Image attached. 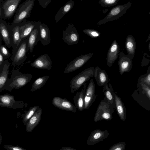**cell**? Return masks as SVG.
<instances>
[{
  "mask_svg": "<svg viewBox=\"0 0 150 150\" xmlns=\"http://www.w3.org/2000/svg\"><path fill=\"white\" fill-rule=\"evenodd\" d=\"M40 106L35 105L30 108L24 114L23 119V122L25 125L31 117L40 108Z\"/></svg>",
  "mask_w": 150,
  "mask_h": 150,
  "instance_id": "30",
  "label": "cell"
},
{
  "mask_svg": "<svg viewBox=\"0 0 150 150\" xmlns=\"http://www.w3.org/2000/svg\"><path fill=\"white\" fill-rule=\"evenodd\" d=\"M20 27L16 26L13 30V37L14 43L18 45L21 39L20 36Z\"/></svg>",
  "mask_w": 150,
  "mask_h": 150,
  "instance_id": "33",
  "label": "cell"
},
{
  "mask_svg": "<svg viewBox=\"0 0 150 150\" xmlns=\"http://www.w3.org/2000/svg\"><path fill=\"white\" fill-rule=\"evenodd\" d=\"M109 135L107 129L102 131L96 129L92 131L86 143L88 145H93L102 141L107 138Z\"/></svg>",
  "mask_w": 150,
  "mask_h": 150,
  "instance_id": "13",
  "label": "cell"
},
{
  "mask_svg": "<svg viewBox=\"0 0 150 150\" xmlns=\"http://www.w3.org/2000/svg\"><path fill=\"white\" fill-rule=\"evenodd\" d=\"M126 144L124 142L116 143L112 146L108 150H125Z\"/></svg>",
  "mask_w": 150,
  "mask_h": 150,
  "instance_id": "36",
  "label": "cell"
},
{
  "mask_svg": "<svg viewBox=\"0 0 150 150\" xmlns=\"http://www.w3.org/2000/svg\"><path fill=\"white\" fill-rule=\"evenodd\" d=\"M59 150H77L72 148L68 147H63Z\"/></svg>",
  "mask_w": 150,
  "mask_h": 150,
  "instance_id": "41",
  "label": "cell"
},
{
  "mask_svg": "<svg viewBox=\"0 0 150 150\" xmlns=\"http://www.w3.org/2000/svg\"><path fill=\"white\" fill-rule=\"evenodd\" d=\"M3 147L7 150H27L18 145H12L6 144L4 145Z\"/></svg>",
  "mask_w": 150,
  "mask_h": 150,
  "instance_id": "38",
  "label": "cell"
},
{
  "mask_svg": "<svg viewBox=\"0 0 150 150\" xmlns=\"http://www.w3.org/2000/svg\"><path fill=\"white\" fill-rule=\"evenodd\" d=\"M0 52L4 56H8L9 54L8 50L3 45L0 46Z\"/></svg>",
  "mask_w": 150,
  "mask_h": 150,
  "instance_id": "40",
  "label": "cell"
},
{
  "mask_svg": "<svg viewBox=\"0 0 150 150\" xmlns=\"http://www.w3.org/2000/svg\"><path fill=\"white\" fill-rule=\"evenodd\" d=\"M0 31L5 44L9 46L11 44L10 36L8 30L4 24H0Z\"/></svg>",
  "mask_w": 150,
  "mask_h": 150,
  "instance_id": "31",
  "label": "cell"
},
{
  "mask_svg": "<svg viewBox=\"0 0 150 150\" xmlns=\"http://www.w3.org/2000/svg\"><path fill=\"white\" fill-rule=\"evenodd\" d=\"M119 0H100L98 3L101 7H110L117 4Z\"/></svg>",
  "mask_w": 150,
  "mask_h": 150,
  "instance_id": "35",
  "label": "cell"
},
{
  "mask_svg": "<svg viewBox=\"0 0 150 150\" xmlns=\"http://www.w3.org/2000/svg\"><path fill=\"white\" fill-rule=\"evenodd\" d=\"M42 108L40 107L31 117L26 125V130L27 132H30L39 123L41 119Z\"/></svg>",
  "mask_w": 150,
  "mask_h": 150,
  "instance_id": "23",
  "label": "cell"
},
{
  "mask_svg": "<svg viewBox=\"0 0 150 150\" xmlns=\"http://www.w3.org/2000/svg\"><path fill=\"white\" fill-rule=\"evenodd\" d=\"M137 85V87L140 88L144 91L147 97L150 99V87L141 82L138 83Z\"/></svg>",
  "mask_w": 150,
  "mask_h": 150,
  "instance_id": "37",
  "label": "cell"
},
{
  "mask_svg": "<svg viewBox=\"0 0 150 150\" xmlns=\"http://www.w3.org/2000/svg\"><path fill=\"white\" fill-rule=\"evenodd\" d=\"M40 39L43 46L47 45L51 42L50 30L45 24L40 22L39 25Z\"/></svg>",
  "mask_w": 150,
  "mask_h": 150,
  "instance_id": "18",
  "label": "cell"
},
{
  "mask_svg": "<svg viewBox=\"0 0 150 150\" xmlns=\"http://www.w3.org/2000/svg\"><path fill=\"white\" fill-rule=\"evenodd\" d=\"M148 47H149V51H150V42H149V43Z\"/></svg>",
  "mask_w": 150,
  "mask_h": 150,
  "instance_id": "45",
  "label": "cell"
},
{
  "mask_svg": "<svg viewBox=\"0 0 150 150\" xmlns=\"http://www.w3.org/2000/svg\"><path fill=\"white\" fill-rule=\"evenodd\" d=\"M2 141V136L1 134L0 133V146Z\"/></svg>",
  "mask_w": 150,
  "mask_h": 150,
  "instance_id": "43",
  "label": "cell"
},
{
  "mask_svg": "<svg viewBox=\"0 0 150 150\" xmlns=\"http://www.w3.org/2000/svg\"><path fill=\"white\" fill-rule=\"evenodd\" d=\"M1 15V8H0V16Z\"/></svg>",
  "mask_w": 150,
  "mask_h": 150,
  "instance_id": "47",
  "label": "cell"
},
{
  "mask_svg": "<svg viewBox=\"0 0 150 150\" xmlns=\"http://www.w3.org/2000/svg\"><path fill=\"white\" fill-rule=\"evenodd\" d=\"M21 1V0H8L5 2L3 8L6 17L9 18L13 14Z\"/></svg>",
  "mask_w": 150,
  "mask_h": 150,
  "instance_id": "20",
  "label": "cell"
},
{
  "mask_svg": "<svg viewBox=\"0 0 150 150\" xmlns=\"http://www.w3.org/2000/svg\"><path fill=\"white\" fill-rule=\"evenodd\" d=\"M51 0H38L39 4L42 8H45L51 2Z\"/></svg>",
  "mask_w": 150,
  "mask_h": 150,
  "instance_id": "39",
  "label": "cell"
},
{
  "mask_svg": "<svg viewBox=\"0 0 150 150\" xmlns=\"http://www.w3.org/2000/svg\"><path fill=\"white\" fill-rule=\"evenodd\" d=\"M41 22L30 21L20 28V36L21 40L29 36L32 30L38 26Z\"/></svg>",
  "mask_w": 150,
  "mask_h": 150,
  "instance_id": "21",
  "label": "cell"
},
{
  "mask_svg": "<svg viewBox=\"0 0 150 150\" xmlns=\"http://www.w3.org/2000/svg\"><path fill=\"white\" fill-rule=\"evenodd\" d=\"M83 32L92 38H95L99 37L101 35L100 33L97 30L86 29L83 30Z\"/></svg>",
  "mask_w": 150,
  "mask_h": 150,
  "instance_id": "34",
  "label": "cell"
},
{
  "mask_svg": "<svg viewBox=\"0 0 150 150\" xmlns=\"http://www.w3.org/2000/svg\"><path fill=\"white\" fill-rule=\"evenodd\" d=\"M137 88L132 94V97L142 107L147 110H150V99L143 90Z\"/></svg>",
  "mask_w": 150,
  "mask_h": 150,
  "instance_id": "11",
  "label": "cell"
},
{
  "mask_svg": "<svg viewBox=\"0 0 150 150\" xmlns=\"http://www.w3.org/2000/svg\"><path fill=\"white\" fill-rule=\"evenodd\" d=\"M28 40H26L23 42L18 50L13 60L14 65H19V62H23L26 58Z\"/></svg>",
  "mask_w": 150,
  "mask_h": 150,
  "instance_id": "19",
  "label": "cell"
},
{
  "mask_svg": "<svg viewBox=\"0 0 150 150\" xmlns=\"http://www.w3.org/2000/svg\"><path fill=\"white\" fill-rule=\"evenodd\" d=\"M125 48L127 55L132 59H134L136 49V42L132 35H128L125 41Z\"/></svg>",
  "mask_w": 150,
  "mask_h": 150,
  "instance_id": "25",
  "label": "cell"
},
{
  "mask_svg": "<svg viewBox=\"0 0 150 150\" xmlns=\"http://www.w3.org/2000/svg\"><path fill=\"white\" fill-rule=\"evenodd\" d=\"M113 91L112 85L110 83L108 85H107L103 87V92L105 96L104 98L115 109V100L113 93Z\"/></svg>",
  "mask_w": 150,
  "mask_h": 150,
  "instance_id": "27",
  "label": "cell"
},
{
  "mask_svg": "<svg viewBox=\"0 0 150 150\" xmlns=\"http://www.w3.org/2000/svg\"><path fill=\"white\" fill-rule=\"evenodd\" d=\"M4 60L3 55L0 52V66Z\"/></svg>",
  "mask_w": 150,
  "mask_h": 150,
  "instance_id": "42",
  "label": "cell"
},
{
  "mask_svg": "<svg viewBox=\"0 0 150 150\" xmlns=\"http://www.w3.org/2000/svg\"><path fill=\"white\" fill-rule=\"evenodd\" d=\"M52 103L55 107L62 110L76 112V108L70 101L66 98L60 97H54L52 100Z\"/></svg>",
  "mask_w": 150,
  "mask_h": 150,
  "instance_id": "15",
  "label": "cell"
},
{
  "mask_svg": "<svg viewBox=\"0 0 150 150\" xmlns=\"http://www.w3.org/2000/svg\"><path fill=\"white\" fill-rule=\"evenodd\" d=\"M94 77L97 84L99 86L108 85L110 80L106 72L98 66L95 67Z\"/></svg>",
  "mask_w": 150,
  "mask_h": 150,
  "instance_id": "16",
  "label": "cell"
},
{
  "mask_svg": "<svg viewBox=\"0 0 150 150\" xmlns=\"http://www.w3.org/2000/svg\"><path fill=\"white\" fill-rule=\"evenodd\" d=\"M138 82L142 83L150 87V66H149L146 74L140 76L138 79Z\"/></svg>",
  "mask_w": 150,
  "mask_h": 150,
  "instance_id": "32",
  "label": "cell"
},
{
  "mask_svg": "<svg viewBox=\"0 0 150 150\" xmlns=\"http://www.w3.org/2000/svg\"><path fill=\"white\" fill-rule=\"evenodd\" d=\"M10 63L7 62L5 64L4 66L3 70L0 74V92L2 91L7 79L8 74V69Z\"/></svg>",
  "mask_w": 150,
  "mask_h": 150,
  "instance_id": "28",
  "label": "cell"
},
{
  "mask_svg": "<svg viewBox=\"0 0 150 150\" xmlns=\"http://www.w3.org/2000/svg\"><path fill=\"white\" fill-rule=\"evenodd\" d=\"M95 67H90L82 71L71 79L70 88L71 93H74L90 79L94 77Z\"/></svg>",
  "mask_w": 150,
  "mask_h": 150,
  "instance_id": "2",
  "label": "cell"
},
{
  "mask_svg": "<svg viewBox=\"0 0 150 150\" xmlns=\"http://www.w3.org/2000/svg\"><path fill=\"white\" fill-rule=\"evenodd\" d=\"M150 34H149L147 39L146 40V42H147L149 40H150Z\"/></svg>",
  "mask_w": 150,
  "mask_h": 150,
  "instance_id": "44",
  "label": "cell"
},
{
  "mask_svg": "<svg viewBox=\"0 0 150 150\" xmlns=\"http://www.w3.org/2000/svg\"><path fill=\"white\" fill-rule=\"evenodd\" d=\"M79 39V35L74 25L69 24L62 33V40L69 45H76Z\"/></svg>",
  "mask_w": 150,
  "mask_h": 150,
  "instance_id": "6",
  "label": "cell"
},
{
  "mask_svg": "<svg viewBox=\"0 0 150 150\" xmlns=\"http://www.w3.org/2000/svg\"><path fill=\"white\" fill-rule=\"evenodd\" d=\"M132 3V2L129 1L126 4L117 5L113 8L103 19L98 21L97 24L100 25L119 18L127 12Z\"/></svg>",
  "mask_w": 150,
  "mask_h": 150,
  "instance_id": "4",
  "label": "cell"
},
{
  "mask_svg": "<svg viewBox=\"0 0 150 150\" xmlns=\"http://www.w3.org/2000/svg\"><path fill=\"white\" fill-rule=\"evenodd\" d=\"M83 87L81 91L77 92L74 96L73 100L75 106L80 111H82L84 109V99L86 87V83L83 84Z\"/></svg>",
  "mask_w": 150,
  "mask_h": 150,
  "instance_id": "22",
  "label": "cell"
},
{
  "mask_svg": "<svg viewBox=\"0 0 150 150\" xmlns=\"http://www.w3.org/2000/svg\"><path fill=\"white\" fill-rule=\"evenodd\" d=\"M0 106L16 109L22 108L25 106L22 101H16L14 96L7 93L0 95Z\"/></svg>",
  "mask_w": 150,
  "mask_h": 150,
  "instance_id": "8",
  "label": "cell"
},
{
  "mask_svg": "<svg viewBox=\"0 0 150 150\" xmlns=\"http://www.w3.org/2000/svg\"><path fill=\"white\" fill-rule=\"evenodd\" d=\"M113 93L117 112L121 120L124 121L125 120L127 115L125 107L121 98L118 96L117 93L114 91Z\"/></svg>",
  "mask_w": 150,
  "mask_h": 150,
  "instance_id": "17",
  "label": "cell"
},
{
  "mask_svg": "<svg viewBox=\"0 0 150 150\" xmlns=\"http://www.w3.org/2000/svg\"><path fill=\"white\" fill-rule=\"evenodd\" d=\"M11 74V78L7 79L2 91H11L13 89L21 88L29 83L32 77V74H23L18 69L14 71Z\"/></svg>",
  "mask_w": 150,
  "mask_h": 150,
  "instance_id": "1",
  "label": "cell"
},
{
  "mask_svg": "<svg viewBox=\"0 0 150 150\" xmlns=\"http://www.w3.org/2000/svg\"><path fill=\"white\" fill-rule=\"evenodd\" d=\"M30 65L36 68L48 70H50L52 67V61L46 53L41 55L36 58L31 64Z\"/></svg>",
  "mask_w": 150,
  "mask_h": 150,
  "instance_id": "12",
  "label": "cell"
},
{
  "mask_svg": "<svg viewBox=\"0 0 150 150\" xmlns=\"http://www.w3.org/2000/svg\"><path fill=\"white\" fill-rule=\"evenodd\" d=\"M118 58V64L120 74L122 75L125 72L130 71L132 67V61L131 58L122 51L120 52Z\"/></svg>",
  "mask_w": 150,
  "mask_h": 150,
  "instance_id": "10",
  "label": "cell"
},
{
  "mask_svg": "<svg viewBox=\"0 0 150 150\" xmlns=\"http://www.w3.org/2000/svg\"><path fill=\"white\" fill-rule=\"evenodd\" d=\"M49 78V76H45L38 78L32 84L30 91L33 92L42 88L46 83Z\"/></svg>",
  "mask_w": 150,
  "mask_h": 150,
  "instance_id": "29",
  "label": "cell"
},
{
  "mask_svg": "<svg viewBox=\"0 0 150 150\" xmlns=\"http://www.w3.org/2000/svg\"><path fill=\"white\" fill-rule=\"evenodd\" d=\"M39 25L33 29L30 34L28 40L27 50L32 52L35 46L40 40Z\"/></svg>",
  "mask_w": 150,
  "mask_h": 150,
  "instance_id": "24",
  "label": "cell"
},
{
  "mask_svg": "<svg viewBox=\"0 0 150 150\" xmlns=\"http://www.w3.org/2000/svg\"><path fill=\"white\" fill-rule=\"evenodd\" d=\"M1 38L0 37V44H1Z\"/></svg>",
  "mask_w": 150,
  "mask_h": 150,
  "instance_id": "46",
  "label": "cell"
},
{
  "mask_svg": "<svg viewBox=\"0 0 150 150\" xmlns=\"http://www.w3.org/2000/svg\"><path fill=\"white\" fill-rule=\"evenodd\" d=\"M95 84L92 79L86 91L84 99V110L89 109L95 102L97 96V95L95 94Z\"/></svg>",
  "mask_w": 150,
  "mask_h": 150,
  "instance_id": "9",
  "label": "cell"
},
{
  "mask_svg": "<svg viewBox=\"0 0 150 150\" xmlns=\"http://www.w3.org/2000/svg\"><path fill=\"white\" fill-rule=\"evenodd\" d=\"M114 112V109L112 105L104 98L98 106L94 117V121L96 122L103 120H110L113 118Z\"/></svg>",
  "mask_w": 150,
  "mask_h": 150,
  "instance_id": "3",
  "label": "cell"
},
{
  "mask_svg": "<svg viewBox=\"0 0 150 150\" xmlns=\"http://www.w3.org/2000/svg\"><path fill=\"white\" fill-rule=\"evenodd\" d=\"M75 3L74 1L70 0L62 6L54 16L55 23H57L74 7Z\"/></svg>",
  "mask_w": 150,
  "mask_h": 150,
  "instance_id": "26",
  "label": "cell"
},
{
  "mask_svg": "<svg viewBox=\"0 0 150 150\" xmlns=\"http://www.w3.org/2000/svg\"><path fill=\"white\" fill-rule=\"evenodd\" d=\"M120 48L117 40H115L110 46L107 54V65L111 67L118 58Z\"/></svg>",
  "mask_w": 150,
  "mask_h": 150,
  "instance_id": "14",
  "label": "cell"
},
{
  "mask_svg": "<svg viewBox=\"0 0 150 150\" xmlns=\"http://www.w3.org/2000/svg\"><path fill=\"white\" fill-rule=\"evenodd\" d=\"M35 1V0H27L21 4L15 16L14 23H18L30 16Z\"/></svg>",
  "mask_w": 150,
  "mask_h": 150,
  "instance_id": "5",
  "label": "cell"
},
{
  "mask_svg": "<svg viewBox=\"0 0 150 150\" xmlns=\"http://www.w3.org/2000/svg\"><path fill=\"white\" fill-rule=\"evenodd\" d=\"M93 55V53H90L81 55L75 58L67 64L64 73H69L79 69L90 60Z\"/></svg>",
  "mask_w": 150,
  "mask_h": 150,
  "instance_id": "7",
  "label": "cell"
}]
</instances>
